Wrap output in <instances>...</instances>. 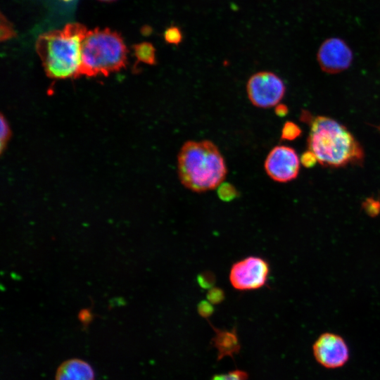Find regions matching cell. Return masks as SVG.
Masks as SVG:
<instances>
[{"instance_id": "8992f818", "label": "cell", "mask_w": 380, "mask_h": 380, "mask_svg": "<svg viewBox=\"0 0 380 380\" xmlns=\"http://www.w3.org/2000/svg\"><path fill=\"white\" fill-rule=\"evenodd\" d=\"M286 91L283 80L276 74L261 71L251 75L246 84L251 103L260 108H270L279 103Z\"/></svg>"}, {"instance_id": "52a82bcc", "label": "cell", "mask_w": 380, "mask_h": 380, "mask_svg": "<svg viewBox=\"0 0 380 380\" xmlns=\"http://www.w3.org/2000/svg\"><path fill=\"white\" fill-rule=\"evenodd\" d=\"M267 175L281 183L295 179L300 170V160L296 151L286 146H276L267 154L265 163Z\"/></svg>"}, {"instance_id": "3957f363", "label": "cell", "mask_w": 380, "mask_h": 380, "mask_svg": "<svg viewBox=\"0 0 380 380\" xmlns=\"http://www.w3.org/2000/svg\"><path fill=\"white\" fill-rule=\"evenodd\" d=\"M87 32L82 24L72 23L38 37L36 51L49 77L66 79L79 75L82 43Z\"/></svg>"}, {"instance_id": "5b68a950", "label": "cell", "mask_w": 380, "mask_h": 380, "mask_svg": "<svg viewBox=\"0 0 380 380\" xmlns=\"http://www.w3.org/2000/svg\"><path fill=\"white\" fill-rule=\"evenodd\" d=\"M270 270V265L265 259L251 255L232 265L229 279L232 287L237 291L257 290L266 284Z\"/></svg>"}, {"instance_id": "8fae6325", "label": "cell", "mask_w": 380, "mask_h": 380, "mask_svg": "<svg viewBox=\"0 0 380 380\" xmlns=\"http://www.w3.org/2000/svg\"><path fill=\"white\" fill-rule=\"evenodd\" d=\"M212 327L215 333L213 339L214 346L217 349L220 357L232 355L239 350L240 344L235 328L229 331Z\"/></svg>"}, {"instance_id": "603a6c76", "label": "cell", "mask_w": 380, "mask_h": 380, "mask_svg": "<svg viewBox=\"0 0 380 380\" xmlns=\"http://www.w3.org/2000/svg\"><path fill=\"white\" fill-rule=\"evenodd\" d=\"M318 161L315 154L309 149L305 151L300 156V163L307 168L312 167Z\"/></svg>"}, {"instance_id": "6da1fadb", "label": "cell", "mask_w": 380, "mask_h": 380, "mask_svg": "<svg viewBox=\"0 0 380 380\" xmlns=\"http://www.w3.org/2000/svg\"><path fill=\"white\" fill-rule=\"evenodd\" d=\"M177 174L185 188L203 193L217 189L224 182L227 167L220 151L213 141L190 140L179 151Z\"/></svg>"}, {"instance_id": "4fadbf2b", "label": "cell", "mask_w": 380, "mask_h": 380, "mask_svg": "<svg viewBox=\"0 0 380 380\" xmlns=\"http://www.w3.org/2000/svg\"><path fill=\"white\" fill-rule=\"evenodd\" d=\"M217 189V196L224 202H230L239 196L236 188L229 182H222Z\"/></svg>"}, {"instance_id": "44dd1931", "label": "cell", "mask_w": 380, "mask_h": 380, "mask_svg": "<svg viewBox=\"0 0 380 380\" xmlns=\"http://www.w3.org/2000/svg\"><path fill=\"white\" fill-rule=\"evenodd\" d=\"M197 311L200 316L203 318H208L214 312L213 305L207 300H201L197 305Z\"/></svg>"}, {"instance_id": "30bf717a", "label": "cell", "mask_w": 380, "mask_h": 380, "mask_svg": "<svg viewBox=\"0 0 380 380\" xmlns=\"http://www.w3.org/2000/svg\"><path fill=\"white\" fill-rule=\"evenodd\" d=\"M55 380H94V372L87 362L70 359L58 367Z\"/></svg>"}, {"instance_id": "ba28073f", "label": "cell", "mask_w": 380, "mask_h": 380, "mask_svg": "<svg viewBox=\"0 0 380 380\" xmlns=\"http://www.w3.org/2000/svg\"><path fill=\"white\" fill-rule=\"evenodd\" d=\"M316 361L327 369H337L345 365L349 360L350 352L345 340L333 333H324L312 346Z\"/></svg>"}, {"instance_id": "9a60e30c", "label": "cell", "mask_w": 380, "mask_h": 380, "mask_svg": "<svg viewBox=\"0 0 380 380\" xmlns=\"http://www.w3.org/2000/svg\"><path fill=\"white\" fill-rule=\"evenodd\" d=\"M164 39L167 44L178 46L183 39L181 29L175 25L167 27L164 32Z\"/></svg>"}, {"instance_id": "7c38bea8", "label": "cell", "mask_w": 380, "mask_h": 380, "mask_svg": "<svg viewBox=\"0 0 380 380\" xmlns=\"http://www.w3.org/2000/svg\"><path fill=\"white\" fill-rule=\"evenodd\" d=\"M133 49L138 62L151 65L157 63L156 49L151 43L146 42H141L134 45Z\"/></svg>"}, {"instance_id": "9c48e42d", "label": "cell", "mask_w": 380, "mask_h": 380, "mask_svg": "<svg viewBox=\"0 0 380 380\" xmlns=\"http://www.w3.org/2000/svg\"><path fill=\"white\" fill-rule=\"evenodd\" d=\"M317 61L324 72L338 73L350 67L353 53L344 41L338 38H331L324 41L319 47Z\"/></svg>"}, {"instance_id": "d4e9b609", "label": "cell", "mask_w": 380, "mask_h": 380, "mask_svg": "<svg viewBox=\"0 0 380 380\" xmlns=\"http://www.w3.org/2000/svg\"><path fill=\"white\" fill-rule=\"evenodd\" d=\"M275 114L279 117H284L289 113V108L287 106L283 103H278L274 106Z\"/></svg>"}, {"instance_id": "484cf974", "label": "cell", "mask_w": 380, "mask_h": 380, "mask_svg": "<svg viewBox=\"0 0 380 380\" xmlns=\"http://www.w3.org/2000/svg\"><path fill=\"white\" fill-rule=\"evenodd\" d=\"M99 1H115V0H99Z\"/></svg>"}, {"instance_id": "d6986e66", "label": "cell", "mask_w": 380, "mask_h": 380, "mask_svg": "<svg viewBox=\"0 0 380 380\" xmlns=\"http://www.w3.org/2000/svg\"><path fill=\"white\" fill-rule=\"evenodd\" d=\"M212 380H247V374L241 370H234L215 375Z\"/></svg>"}, {"instance_id": "7402d4cb", "label": "cell", "mask_w": 380, "mask_h": 380, "mask_svg": "<svg viewBox=\"0 0 380 380\" xmlns=\"http://www.w3.org/2000/svg\"><path fill=\"white\" fill-rule=\"evenodd\" d=\"M1 150L3 151L4 146H6V143L10 137L11 131L9 125L7 121L4 119L3 116L1 118Z\"/></svg>"}, {"instance_id": "4316f807", "label": "cell", "mask_w": 380, "mask_h": 380, "mask_svg": "<svg viewBox=\"0 0 380 380\" xmlns=\"http://www.w3.org/2000/svg\"><path fill=\"white\" fill-rule=\"evenodd\" d=\"M64 1H71V0H64Z\"/></svg>"}, {"instance_id": "ffe728a7", "label": "cell", "mask_w": 380, "mask_h": 380, "mask_svg": "<svg viewBox=\"0 0 380 380\" xmlns=\"http://www.w3.org/2000/svg\"><path fill=\"white\" fill-rule=\"evenodd\" d=\"M15 35V32L7 20L1 15V40H7Z\"/></svg>"}, {"instance_id": "7a4b0ae2", "label": "cell", "mask_w": 380, "mask_h": 380, "mask_svg": "<svg viewBox=\"0 0 380 380\" xmlns=\"http://www.w3.org/2000/svg\"><path fill=\"white\" fill-rule=\"evenodd\" d=\"M308 146L325 167L363 163L365 155L360 143L344 125L329 117L317 116L312 120Z\"/></svg>"}, {"instance_id": "cb8c5ba5", "label": "cell", "mask_w": 380, "mask_h": 380, "mask_svg": "<svg viewBox=\"0 0 380 380\" xmlns=\"http://www.w3.org/2000/svg\"><path fill=\"white\" fill-rule=\"evenodd\" d=\"M78 317L81 322H82L84 325H87L92 319V314L89 310L83 309L80 312Z\"/></svg>"}, {"instance_id": "2e32d148", "label": "cell", "mask_w": 380, "mask_h": 380, "mask_svg": "<svg viewBox=\"0 0 380 380\" xmlns=\"http://www.w3.org/2000/svg\"><path fill=\"white\" fill-rule=\"evenodd\" d=\"M362 207L366 214L370 217H376L380 213V201L372 197L366 198Z\"/></svg>"}, {"instance_id": "277c9868", "label": "cell", "mask_w": 380, "mask_h": 380, "mask_svg": "<svg viewBox=\"0 0 380 380\" xmlns=\"http://www.w3.org/2000/svg\"><path fill=\"white\" fill-rule=\"evenodd\" d=\"M127 49L122 38L108 28L87 32L82 43L79 75H105L118 71L127 63Z\"/></svg>"}, {"instance_id": "5bb4252c", "label": "cell", "mask_w": 380, "mask_h": 380, "mask_svg": "<svg viewBox=\"0 0 380 380\" xmlns=\"http://www.w3.org/2000/svg\"><path fill=\"white\" fill-rule=\"evenodd\" d=\"M301 132L298 125L291 121H286L281 129V139L284 141L295 140L300 136Z\"/></svg>"}, {"instance_id": "e0dca14e", "label": "cell", "mask_w": 380, "mask_h": 380, "mask_svg": "<svg viewBox=\"0 0 380 380\" xmlns=\"http://www.w3.org/2000/svg\"><path fill=\"white\" fill-rule=\"evenodd\" d=\"M197 282L202 289H210L214 286L215 277L214 274L210 271L203 272L198 275Z\"/></svg>"}, {"instance_id": "ac0fdd59", "label": "cell", "mask_w": 380, "mask_h": 380, "mask_svg": "<svg viewBox=\"0 0 380 380\" xmlns=\"http://www.w3.org/2000/svg\"><path fill=\"white\" fill-rule=\"evenodd\" d=\"M206 298L213 305H217L224 300L225 294L221 288L213 286L208 289Z\"/></svg>"}, {"instance_id": "83f0119b", "label": "cell", "mask_w": 380, "mask_h": 380, "mask_svg": "<svg viewBox=\"0 0 380 380\" xmlns=\"http://www.w3.org/2000/svg\"><path fill=\"white\" fill-rule=\"evenodd\" d=\"M379 129H380V128H379Z\"/></svg>"}]
</instances>
